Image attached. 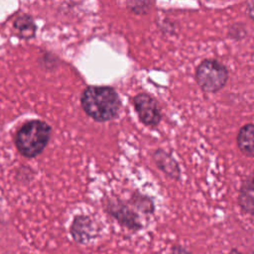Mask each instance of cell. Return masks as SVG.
Returning a JSON list of instances; mask_svg holds the SVG:
<instances>
[{"label":"cell","instance_id":"obj_1","mask_svg":"<svg viewBox=\"0 0 254 254\" xmlns=\"http://www.w3.org/2000/svg\"><path fill=\"white\" fill-rule=\"evenodd\" d=\"M81 106L85 113L95 121L103 122L114 118L120 108L117 92L109 86L92 85L84 89Z\"/></svg>","mask_w":254,"mask_h":254},{"label":"cell","instance_id":"obj_2","mask_svg":"<svg viewBox=\"0 0 254 254\" xmlns=\"http://www.w3.org/2000/svg\"><path fill=\"white\" fill-rule=\"evenodd\" d=\"M51 134L52 129L46 122L32 120L26 122L18 130L15 143L23 156L34 158L46 148Z\"/></svg>","mask_w":254,"mask_h":254},{"label":"cell","instance_id":"obj_3","mask_svg":"<svg viewBox=\"0 0 254 254\" xmlns=\"http://www.w3.org/2000/svg\"><path fill=\"white\" fill-rule=\"evenodd\" d=\"M228 78V71L220 62L207 59L202 61L195 70V79L200 88L206 92L221 89Z\"/></svg>","mask_w":254,"mask_h":254},{"label":"cell","instance_id":"obj_4","mask_svg":"<svg viewBox=\"0 0 254 254\" xmlns=\"http://www.w3.org/2000/svg\"><path fill=\"white\" fill-rule=\"evenodd\" d=\"M134 107L140 120L148 126H156L161 121L160 108L155 99L146 93L137 94L133 98Z\"/></svg>","mask_w":254,"mask_h":254},{"label":"cell","instance_id":"obj_5","mask_svg":"<svg viewBox=\"0 0 254 254\" xmlns=\"http://www.w3.org/2000/svg\"><path fill=\"white\" fill-rule=\"evenodd\" d=\"M70 233L76 242L86 243L94 237L95 229L89 217L80 215L74 218L70 227Z\"/></svg>","mask_w":254,"mask_h":254},{"label":"cell","instance_id":"obj_6","mask_svg":"<svg viewBox=\"0 0 254 254\" xmlns=\"http://www.w3.org/2000/svg\"><path fill=\"white\" fill-rule=\"evenodd\" d=\"M238 201L241 208L245 212L254 215V173L248 176L243 182L240 189Z\"/></svg>","mask_w":254,"mask_h":254},{"label":"cell","instance_id":"obj_7","mask_svg":"<svg viewBox=\"0 0 254 254\" xmlns=\"http://www.w3.org/2000/svg\"><path fill=\"white\" fill-rule=\"evenodd\" d=\"M237 145L245 155L254 156V124H246L240 128Z\"/></svg>","mask_w":254,"mask_h":254},{"label":"cell","instance_id":"obj_8","mask_svg":"<svg viewBox=\"0 0 254 254\" xmlns=\"http://www.w3.org/2000/svg\"><path fill=\"white\" fill-rule=\"evenodd\" d=\"M154 159H155L157 166L163 172H165L167 175H169L175 179L179 178V176H180L179 166H178L177 162L169 154H167L165 151L158 150V151H156V153L154 155Z\"/></svg>","mask_w":254,"mask_h":254},{"label":"cell","instance_id":"obj_9","mask_svg":"<svg viewBox=\"0 0 254 254\" xmlns=\"http://www.w3.org/2000/svg\"><path fill=\"white\" fill-rule=\"evenodd\" d=\"M14 28L18 31V35L23 39H30L34 37L36 32V25L29 15H22L14 22Z\"/></svg>","mask_w":254,"mask_h":254},{"label":"cell","instance_id":"obj_10","mask_svg":"<svg viewBox=\"0 0 254 254\" xmlns=\"http://www.w3.org/2000/svg\"><path fill=\"white\" fill-rule=\"evenodd\" d=\"M172 254H190V253L188 250H186L182 246H174L172 249Z\"/></svg>","mask_w":254,"mask_h":254},{"label":"cell","instance_id":"obj_11","mask_svg":"<svg viewBox=\"0 0 254 254\" xmlns=\"http://www.w3.org/2000/svg\"><path fill=\"white\" fill-rule=\"evenodd\" d=\"M248 14L250 16V18L254 21V1H250L248 3Z\"/></svg>","mask_w":254,"mask_h":254},{"label":"cell","instance_id":"obj_12","mask_svg":"<svg viewBox=\"0 0 254 254\" xmlns=\"http://www.w3.org/2000/svg\"><path fill=\"white\" fill-rule=\"evenodd\" d=\"M253 254H254V253H253Z\"/></svg>","mask_w":254,"mask_h":254}]
</instances>
